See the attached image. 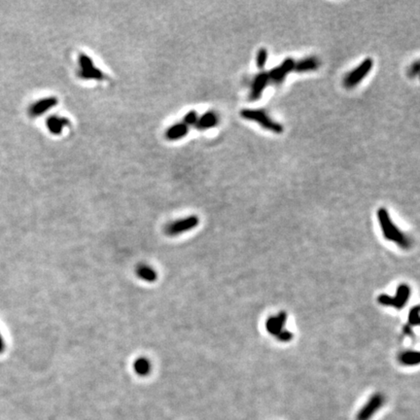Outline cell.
I'll use <instances>...</instances> for the list:
<instances>
[{
    "mask_svg": "<svg viewBox=\"0 0 420 420\" xmlns=\"http://www.w3.org/2000/svg\"><path fill=\"white\" fill-rule=\"evenodd\" d=\"M377 219L380 224L383 235L387 241L395 243L403 249H409L410 247L409 237L398 227H396L385 208L381 207L377 210Z\"/></svg>",
    "mask_w": 420,
    "mask_h": 420,
    "instance_id": "obj_1",
    "label": "cell"
},
{
    "mask_svg": "<svg viewBox=\"0 0 420 420\" xmlns=\"http://www.w3.org/2000/svg\"><path fill=\"white\" fill-rule=\"evenodd\" d=\"M78 76L81 79L87 81H104L107 79L104 72L95 66L93 59L87 54L80 53V55H78Z\"/></svg>",
    "mask_w": 420,
    "mask_h": 420,
    "instance_id": "obj_2",
    "label": "cell"
},
{
    "mask_svg": "<svg viewBox=\"0 0 420 420\" xmlns=\"http://www.w3.org/2000/svg\"><path fill=\"white\" fill-rule=\"evenodd\" d=\"M241 115L244 119L259 123L265 130H268L271 132L275 133H281L283 132V127L280 124L269 119L264 111L244 109L241 112Z\"/></svg>",
    "mask_w": 420,
    "mask_h": 420,
    "instance_id": "obj_3",
    "label": "cell"
},
{
    "mask_svg": "<svg viewBox=\"0 0 420 420\" xmlns=\"http://www.w3.org/2000/svg\"><path fill=\"white\" fill-rule=\"evenodd\" d=\"M385 403V397L381 393H375L367 401L365 405L358 410L356 420H371Z\"/></svg>",
    "mask_w": 420,
    "mask_h": 420,
    "instance_id": "obj_4",
    "label": "cell"
},
{
    "mask_svg": "<svg viewBox=\"0 0 420 420\" xmlns=\"http://www.w3.org/2000/svg\"><path fill=\"white\" fill-rule=\"evenodd\" d=\"M199 217L192 215L183 219L169 223L166 226L165 232L169 236H176L183 232H189L195 229L199 225Z\"/></svg>",
    "mask_w": 420,
    "mask_h": 420,
    "instance_id": "obj_5",
    "label": "cell"
},
{
    "mask_svg": "<svg viewBox=\"0 0 420 420\" xmlns=\"http://www.w3.org/2000/svg\"><path fill=\"white\" fill-rule=\"evenodd\" d=\"M373 67V61L371 58H366L365 61L354 69L351 73H349L345 80L344 85L348 88H354L357 84H359L365 76L369 74Z\"/></svg>",
    "mask_w": 420,
    "mask_h": 420,
    "instance_id": "obj_6",
    "label": "cell"
},
{
    "mask_svg": "<svg viewBox=\"0 0 420 420\" xmlns=\"http://www.w3.org/2000/svg\"><path fill=\"white\" fill-rule=\"evenodd\" d=\"M58 103V100L55 97H48L41 100L35 101L34 104H32L28 108V114L29 116L36 118L41 115L45 114L46 112L51 110L53 107H55Z\"/></svg>",
    "mask_w": 420,
    "mask_h": 420,
    "instance_id": "obj_7",
    "label": "cell"
},
{
    "mask_svg": "<svg viewBox=\"0 0 420 420\" xmlns=\"http://www.w3.org/2000/svg\"><path fill=\"white\" fill-rule=\"evenodd\" d=\"M71 125L70 120L59 115H52L46 120V127L53 135H61L64 130Z\"/></svg>",
    "mask_w": 420,
    "mask_h": 420,
    "instance_id": "obj_8",
    "label": "cell"
},
{
    "mask_svg": "<svg viewBox=\"0 0 420 420\" xmlns=\"http://www.w3.org/2000/svg\"><path fill=\"white\" fill-rule=\"evenodd\" d=\"M287 321V313L281 311L277 316H271L265 322V329L273 336H276L283 331V327Z\"/></svg>",
    "mask_w": 420,
    "mask_h": 420,
    "instance_id": "obj_9",
    "label": "cell"
},
{
    "mask_svg": "<svg viewBox=\"0 0 420 420\" xmlns=\"http://www.w3.org/2000/svg\"><path fill=\"white\" fill-rule=\"evenodd\" d=\"M295 64L296 63L292 58L285 59L280 67L273 69L269 72L268 79L273 80L277 84H280L285 79L288 73L291 72L295 68Z\"/></svg>",
    "mask_w": 420,
    "mask_h": 420,
    "instance_id": "obj_10",
    "label": "cell"
},
{
    "mask_svg": "<svg viewBox=\"0 0 420 420\" xmlns=\"http://www.w3.org/2000/svg\"><path fill=\"white\" fill-rule=\"evenodd\" d=\"M189 133V127L184 123H175L170 126L166 132V139L170 141H176L185 137Z\"/></svg>",
    "mask_w": 420,
    "mask_h": 420,
    "instance_id": "obj_11",
    "label": "cell"
},
{
    "mask_svg": "<svg viewBox=\"0 0 420 420\" xmlns=\"http://www.w3.org/2000/svg\"><path fill=\"white\" fill-rule=\"evenodd\" d=\"M217 123H218V117L216 113L213 111H208L204 113L202 116L199 117L195 126L199 131H205V130L215 127Z\"/></svg>",
    "mask_w": 420,
    "mask_h": 420,
    "instance_id": "obj_12",
    "label": "cell"
},
{
    "mask_svg": "<svg viewBox=\"0 0 420 420\" xmlns=\"http://www.w3.org/2000/svg\"><path fill=\"white\" fill-rule=\"evenodd\" d=\"M268 81H269L268 74H266V73H261L255 78L253 85H252L251 95H250L251 100H258L262 96V93L266 87Z\"/></svg>",
    "mask_w": 420,
    "mask_h": 420,
    "instance_id": "obj_13",
    "label": "cell"
},
{
    "mask_svg": "<svg viewBox=\"0 0 420 420\" xmlns=\"http://www.w3.org/2000/svg\"><path fill=\"white\" fill-rule=\"evenodd\" d=\"M409 296H410V288L409 285L407 284L399 285L397 291H396V295L395 297H393L398 305V310L403 309L407 305Z\"/></svg>",
    "mask_w": 420,
    "mask_h": 420,
    "instance_id": "obj_14",
    "label": "cell"
},
{
    "mask_svg": "<svg viewBox=\"0 0 420 420\" xmlns=\"http://www.w3.org/2000/svg\"><path fill=\"white\" fill-rule=\"evenodd\" d=\"M136 275L139 278L147 282H154L157 280L158 275L155 269L150 265H139L136 267Z\"/></svg>",
    "mask_w": 420,
    "mask_h": 420,
    "instance_id": "obj_15",
    "label": "cell"
},
{
    "mask_svg": "<svg viewBox=\"0 0 420 420\" xmlns=\"http://www.w3.org/2000/svg\"><path fill=\"white\" fill-rule=\"evenodd\" d=\"M318 61L315 57H308L295 64V70L297 72H308L311 70H315L318 67Z\"/></svg>",
    "mask_w": 420,
    "mask_h": 420,
    "instance_id": "obj_16",
    "label": "cell"
},
{
    "mask_svg": "<svg viewBox=\"0 0 420 420\" xmlns=\"http://www.w3.org/2000/svg\"><path fill=\"white\" fill-rule=\"evenodd\" d=\"M133 368H134L135 373H136L138 376H146L150 374L151 369H152V366H151V363H150V361H149L148 359L142 357V358L137 359V360L134 362Z\"/></svg>",
    "mask_w": 420,
    "mask_h": 420,
    "instance_id": "obj_17",
    "label": "cell"
},
{
    "mask_svg": "<svg viewBox=\"0 0 420 420\" xmlns=\"http://www.w3.org/2000/svg\"><path fill=\"white\" fill-rule=\"evenodd\" d=\"M399 360L403 365H418L420 362L419 352L417 351H405L400 354Z\"/></svg>",
    "mask_w": 420,
    "mask_h": 420,
    "instance_id": "obj_18",
    "label": "cell"
},
{
    "mask_svg": "<svg viewBox=\"0 0 420 420\" xmlns=\"http://www.w3.org/2000/svg\"><path fill=\"white\" fill-rule=\"evenodd\" d=\"M267 61V51L265 50V48L261 49L258 54H257V58H256V65L258 68L263 69L265 67Z\"/></svg>",
    "mask_w": 420,
    "mask_h": 420,
    "instance_id": "obj_19",
    "label": "cell"
},
{
    "mask_svg": "<svg viewBox=\"0 0 420 420\" xmlns=\"http://www.w3.org/2000/svg\"><path fill=\"white\" fill-rule=\"evenodd\" d=\"M419 307L416 306L409 311V324L412 325V326H418L419 325Z\"/></svg>",
    "mask_w": 420,
    "mask_h": 420,
    "instance_id": "obj_20",
    "label": "cell"
},
{
    "mask_svg": "<svg viewBox=\"0 0 420 420\" xmlns=\"http://www.w3.org/2000/svg\"><path fill=\"white\" fill-rule=\"evenodd\" d=\"M198 119H199V116H198L197 112H196V111H190V112H188V113L184 116L183 123H184L185 125H187L188 127H191V126H195V125H196Z\"/></svg>",
    "mask_w": 420,
    "mask_h": 420,
    "instance_id": "obj_21",
    "label": "cell"
},
{
    "mask_svg": "<svg viewBox=\"0 0 420 420\" xmlns=\"http://www.w3.org/2000/svg\"><path fill=\"white\" fill-rule=\"evenodd\" d=\"M277 337V339H278L279 341H281V342H289V341L292 340L293 334L289 332V331H284V330H283L282 332L279 333Z\"/></svg>",
    "mask_w": 420,
    "mask_h": 420,
    "instance_id": "obj_22",
    "label": "cell"
},
{
    "mask_svg": "<svg viewBox=\"0 0 420 420\" xmlns=\"http://www.w3.org/2000/svg\"><path fill=\"white\" fill-rule=\"evenodd\" d=\"M418 72H419V62L416 61L409 69V76L412 78L416 77L418 75Z\"/></svg>",
    "mask_w": 420,
    "mask_h": 420,
    "instance_id": "obj_23",
    "label": "cell"
},
{
    "mask_svg": "<svg viewBox=\"0 0 420 420\" xmlns=\"http://www.w3.org/2000/svg\"><path fill=\"white\" fill-rule=\"evenodd\" d=\"M4 347H5V345H4V341H3V339H2V337H1V335H0V353H2V352H3Z\"/></svg>",
    "mask_w": 420,
    "mask_h": 420,
    "instance_id": "obj_24",
    "label": "cell"
}]
</instances>
